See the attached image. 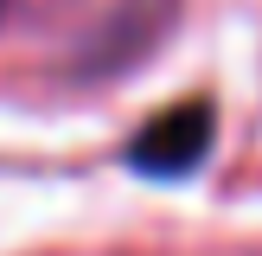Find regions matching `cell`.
I'll return each mask as SVG.
<instances>
[{
  "label": "cell",
  "instance_id": "1",
  "mask_svg": "<svg viewBox=\"0 0 262 256\" xmlns=\"http://www.w3.org/2000/svg\"><path fill=\"white\" fill-rule=\"evenodd\" d=\"M205 147H211V109H205V102H179V109H166L160 122L141 128L135 166L154 173V179H173V173H186Z\"/></svg>",
  "mask_w": 262,
  "mask_h": 256
}]
</instances>
